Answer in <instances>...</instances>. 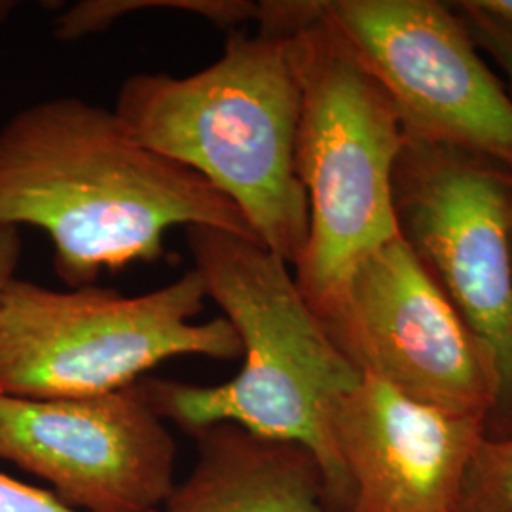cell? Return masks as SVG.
I'll return each instance as SVG.
<instances>
[{
  "label": "cell",
  "instance_id": "obj_1",
  "mask_svg": "<svg viewBox=\"0 0 512 512\" xmlns=\"http://www.w3.org/2000/svg\"><path fill=\"white\" fill-rule=\"evenodd\" d=\"M33 226L73 289L164 255L175 226L255 230L196 171L145 147L114 110L50 97L0 128V228Z\"/></svg>",
  "mask_w": 512,
  "mask_h": 512
},
{
  "label": "cell",
  "instance_id": "obj_2",
  "mask_svg": "<svg viewBox=\"0 0 512 512\" xmlns=\"http://www.w3.org/2000/svg\"><path fill=\"white\" fill-rule=\"evenodd\" d=\"M186 243L207 298L238 332L243 365L219 385L145 378L150 403L192 435L232 423L306 448L319 463L334 509L349 512L330 414L363 374L332 342L283 258L255 239L211 226L186 228Z\"/></svg>",
  "mask_w": 512,
  "mask_h": 512
},
{
  "label": "cell",
  "instance_id": "obj_3",
  "mask_svg": "<svg viewBox=\"0 0 512 512\" xmlns=\"http://www.w3.org/2000/svg\"><path fill=\"white\" fill-rule=\"evenodd\" d=\"M300 103L291 35L258 29L232 33L190 76H129L114 112L145 147L228 196L260 243L294 266L310 224L294 165Z\"/></svg>",
  "mask_w": 512,
  "mask_h": 512
},
{
  "label": "cell",
  "instance_id": "obj_4",
  "mask_svg": "<svg viewBox=\"0 0 512 512\" xmlns=\"http://www.w3.org/2000/svg\"><path fill=\"white\" fill-rule=\"evenodd\" d=\"M289 35L302 90L294 165L310 217L294 281L327 323L361 262L401 238L393 171L408 135L384 88L330 27L321 0Z\"/></svg>",
  "mask_w": 512,
  "mask_h": 512
},
{
  "label": "cell",
  "instance_id": "obj_5",
  "mask_svg": "<svg viewBox=\"0 0 512 512\" xmlns=\"http://www.w3.org/2000/svg\"><path fill=\"white\" fill-rule=\"evenodd\" d=\"M205 298L194 270L139 296L95 285L55 291L16 277L0 310V393L92 397L139 384L169 359H241L226 317L194 323Z\"/></svg>",
  "mask_w": 512,
  "mask_h": 512
},
{
  "label": "cell",
  "instance_id": "obj_6",
  "mask_svg": "<svg viewBox=\"0 0 512 512\" xmlns=\"http://www.w3.org/2000/svg\"><path fill=\"white\" fill-rule=\"evenodd\" d=\"M323 16L393 101L408 139L512 175V95L439 0H321Z\"/></svg>",
  "mask_w": 512,
  "mask_h": 512
},
{
  "label": "cell",
  "instance_id": "obj_7",
  "mask_svg": "<svg viewBox=\"0 0 512 512\" xmlns=\"http://www.w3.org/2000/svg\"><path fill=\"white\" fill-rule=\"evenodd\" d=\"M401 238L492 357L495 412H512V175L406 139L393 171Z\"/></svg>",
  "mask_w": 512,
  "mask_h": 512
},
{
  "label": "cell",
  "instance_id": "obj_8",
  "mask_svg": "<svg viewBox=\"0 0 512 512\" xmlns=\"http://www.w3.org/2000/svg\"><path fill=\"white\" fill-rule=\"evenodd\" d=\"M323 327L361 374L418 403L486 421L497 408L490 353L403 238L361 262Z\"/></svg>",
  "mask_w": 512,
  "mask_h": 512
},
{
  "label": "cell",
  "instance_id": "obj_9",
  "mask_svg": "<svg viewBox=\"0 0 512 512\" xmlns=\"http://www.w3.org/2000/svg\"><path fill=\"white\" fill-rule=\"evenodd\" d=\"M0 459L80 512H160L177 484V444L143 380L92 397L0 393Z\"/></svg>",
  "mask_w": 512,
  "mask_h": 512
},
{
  "label": "cell",
  "instance_id": "obj_10",
  "mask_svg": "<svg viewBox=\"0 0 512 512\" xmlns=\"http://www.w3.org/2000/svg\"><path fill=\"white\" fill-rule=\"evenodd\" d=\"M349 512H459L486 420L418 403L365 376L330 414Z\"/></svg>",
  "mask_w": 512,
  "mask_h": 512
},
{
  "label": "cell",
  "instance_id": "obj_11",
  "mask_svg": "<svg viewBox=\"0 0 512 512\" xmlns=\"http://www.w3.org/2000/svg\"><path fill=\"white\" fill-rule=\"evenodd\" d=\"M194 437L196 465L175 484L160 512H338L306 448L232 423Z\"/></svg>",
  "mask_w": 512,
  "mask_h": 512
},
{
  "label": "cell",
  "instance_id": "obj_12",
  "mask_svg": "<svg viewBox=\"0 0 512 512\" xmlns=\"http://www.w3.org/2000/svg\"><path fill=\"white\" fill-rule=\"evenodd\" d=\"M139 10H181L219 27H236L256 19L258 2L249 0H84L55 19L59 40H78L109 29L118 19Z\"/></svg>",
  "mask_w": 512,
  "mask_h": 512
},
{
  "label": "cell",
  "instance_id": "obj_13",
  "mask_svg": "<svg viewBox=\"0 0 512 512\" xmlns=\"http://www.w3.org/2000/svg\"><path fill=\"white\" fill-rule=\"evenodd\" d=\"M459 512H512V435L478 442Z\"/></svg>",
  "mask_w": 512,
  "mask_h": 512
},
{
  "label": "cell",
  "instance_id": "obj_14",
  "mask_svg": "<svg viewBox=\"0 0 512 512\" xmlns=\"http://www.w3.org/2000/svg\"><path fill=\"white\" fill-rule=\"evenodd\" d=\"M450 4L463 19L476 48L490 55L501 73L505 74L512 95V25L486 16L476 8L473 0H459Z\"/></svg>",
  "mask_w": 512,
  "mask_h": 512
},
{
  "label": "cell",
  "instance_id": "obj_15",
  "mask_svg": "<svg viewBox=\"0 0 512 512\" xmlns=\"http://www.w3.org/2000/svg\"><path fill=\"white\" fill-rule=\"evenodd\" d=\"M0 512H80L63 503L54 492L25 484L0 471Z\"/></svg>",
  "mask_w": 512,
  "mask_h": 512
},
{
  "label": "cell",
  "instance_id": "obj_16",
  "mask_svg": "<svg viewBox=\"0 0 512 512\" xmlns=\"http://www.w3.org/2000/svg\"><path fill=\"white\" fill-rule=\"evenodd\" d=\"M21 251H23V241H21L19 228L2 226L0 228V310H2V300L8 285L16 279Z\"/></svg>",
  "mask_w": 512,
  "mask_h": 512
},
{
  "label": "cell",
  "instance_id": "obj_17",
  "mask_svg": "<svg viewBox=\"0 0 512 512\" xmlns=\"http://www.w3.org/2000/svg\"><path fill=\"white\" fill-rule=\"evenodd\" d=\"M473 4L486 16L512 25V0H473Z\"/></svg>",
  "mask_w": 512,
  "mask_h": 512
},
{
  "label": "cell",
  "instance_id": "obj_18",
  "mask_svg": "<svg viewBox=\"0 0 512 512\" xmlns=\"http://www.w3.org/2000/svg\"><path fill=\"white\" fill-rule=\"evenodd\" d=\"M12 6H14L12 2H0V21H4V19L8 18Z\"/></svg>",
  "mask_w": 512,
  "mask_h": 512
}]
</instances>
